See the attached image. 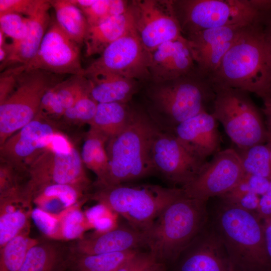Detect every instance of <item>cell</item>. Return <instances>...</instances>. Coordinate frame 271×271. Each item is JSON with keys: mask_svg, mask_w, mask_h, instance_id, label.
<instances>
[{"mask_svg": "<svg viewBox=\"0 0 271 271\" xmlns=\"http://www.w3.org/2000/svg\"><path fill=\"white\" fill-rule=\"evenodd\" d=\"M212 86L253 93L262 99L271 87V39L259 17L246 26L208 78Z\"/></svg>", "mask_w": 271, "mask_h": 271, "instance_id": "6da1fadb", "label": "cell"}, {"mask_svg": "<svg viewBox=\"0 0 271 271\" xmlns=\"http://www.w3.org/2000/svg\"><path fill=\"white\" fill-rule=\"evenodd\" d=\"M206 202L183 195L169 204L143 232L145 247L158 262L179 258L207 225Z\"/></svg>", "mask_w": 271, "mask_h": 271, "instance_id": "7a4b0ae2", "label": "cell"}, {"mask_svg": "<svg viewBox=\"0 0 271 271\" xmlns=\"http://www.w3.org/2000/svg\"><path fill=\"white\" fill-rule=\"evenodd\" d=\"M160 130L147 114L131 110L124 128L107 142L109 168L102 187L140 179L155 170L152 148Z\"/></svg>", "mask_w": 271, "mask_h": 271, "instance_id": "3957f363", "label": "cell"}, {"mask_svg": "<svg viewBox=\"0 0 271 271\" xmlns=\"http://www.w3.org/2000/svg\"><path fill=\"white\" fill-rule=\"evenodd\" d=\"M254 211L223 201L213 225L236 270L255 271L270 263L263 224Z\"/></svg>", "mask_w": 271, "mask_h": 271, "instance_id": "277c9868", "label": "cell"}, {"mask_svg": "<svg viewBox=\"0 0 271 271\" xmlns=\"http://www.w3.org/2000/svg\"><path fill=\"white\" fill-rule=\"evenodd\" d=\"M183 194L182 188L121 184L100 188L89 196L121 216L131 227L144 232L169 204Z\"/></svg>", "mask_w": 271, "mask_h": 271, "instance_id": "5b68a950", "label": "cell"}, {"mask_svg": "<svg viewBox=\"0 0 271 271\" xmlns=\"http://www.w3.org/2000/svg\"><path fill=\"white\" fill-rule=\"evenodd\" d=\"M213 111L238 150H244L270 139L260 112L248 92L232 88L212 86Z\"/></svg>", "mask_w": 271, "mask_h": 271, "instance_id": "8992f818", "label": "cell"}, {"mask_svg": "<svg viewBox=\"0 0 271 271\" xmlns=\"http://www.w3.org/2000/svg\"><path fill=\"white\" fill-rule=\"evenodd\" d=\"M44 70H25L13 91L0 103V145L38 115L45 93L62 80Z\"/></svg>", "mask_w": 271, "mask_h": 271, "instance_id": "52a82bcc", "label": "cell"}, {"mask_svg": "<svg viewBox=\"0 0 271 271\" xmlns=\"http://www.w3.org/2000/svg\"><path fill=\"white\" fill-rule=\"evenodd\" d=\"M83 165L81 154L58 134L28 168L26 188L32 196L38 189L54 184L72 185L86 191L90 181Z\"/></svg>", "mask_w": 271, "mask_h": 271, "instance_id": "ba28073f", "label": "cell"}, {"mask_svg": "<svg viewBox=\"0 0 271 271\" xmlns=\"http://www.w3.org/2000/svg\"><path fill=\"white\" fill-rule=\"evenodd\" d=\"M183 34L187 36L208 29L248 24L259 12L251 0H182L174 1Z\"/></svg>", "mask_w": 271, "mask_h": 271, "instance_id": "9c48e42d", "label": "cell"}, {"mask_svg": "<svg viewBox=\"0 0 271 271\" xmlns=\"http://www.w3.org/2000/svg\"><path fill=\"white\" fill-rule=\"evenodd\" d=\"M151 98L174 127L205 110L215 92L208 79L197 71L155 87Z\"/></svg>", "mask_w": 271, "mask_h": 271, "instance_id": "30bf717a", "label": "cell"}, {"mask_svg": "<svg viewBox=\"0 0 271 271\" xmlns=\"http://www.w3.org/2000/svg\"><path fill=\"white\" fill-rule=\"evenodd\" d=\"M245 175L238 152L226 149L214 155L196 176L182 188L185 196L207 201L210 197L221 196L230 191Z\"/></svg>", "mask_w": 271, "mask_h": 271, "instance_id": "8fae6325", "label": "cell"}, {"mask_svg": "<svg viewBox=\"0 0 271 271\" xmlns=\"http://www.w3.org/2000/svg\"><path fill=\"white\" fill-rule=\"evenodd\" d=\"M151 52L143 44L136 29L109 45L86 69L84 75L108 72L133 79L151 76Z\"/></svg>", "mask_w": 271, "mask_h": 271, "instance_id": "7c38bea8", "label": "cell"}, {"mask_svg": "<svg viewBox=\"0 0 271 271\" xmlns=\"http://www.w3.org/2000/svg\"><path fill=\"white\" fill-rule=\"evenodd\" d=\"M130 6L136 31L150 52L165 42L184 37L173 1H134Z\"/></svg>", "mask_w": 271, "mask_h": 271, "instance_id": "4fadbf2b", "label": "cell"}, {"mask_svg": "<svg viewBox=\"0 0 271 271\" xmlns=\"http://www.w3.org/2000/svg\"><path fill=\"white\" fill-rule=\"evenodd\" d=\"M79 45L71 39L56 21L50 23L35 56L26 70L39 69L62 75H84Z\"/></svg>", "mask_w": 271, "mask_h": 271, "instance_id": "5bb4252c", "label": "cell"}, {"mask_svg": "<svg viewBox=\"0 0 271 271\" xmlns=\"http://www.w3.org/2000/svg\"><path fill=\"white\" fill-rule=\"evenodd\" d=\"M59 133L51 120L38 114L1 146V158L17 170L28 169Z\"/></svg>", "mask_w": 271, "mask_h": 271, "instance_id": "9a60e30c", "label": "cell"}, {"mask_svg": "<svg viewBox=\"0 0 271 271\" xmlns=\"http://www.w3.org/2000/svg\"><path fill=\"white\" fill-rule=\"evenodd\" d=\"M155 170L168 180L182 187L190 182L207 162L190 153L173 133H158L152 148Z\"/></svg>", "mask_w": 271, "mask_h": 271, "instance_id": "2e32d148", "label": "cell"}, {"mask_svg": "<svg viewBox=\"0 0 271 271\" xmlns=\"http://www.w3.org/2000/svg\"><path fill=\"white\" fill-rule=\"evenodd\" d=\"M180 256L178 271H235L213 226L206 225Z\"/></svg>", "mask_w": 271, "mask_h": 271, "instance_id": "e0dca14e", "label": "cell"}, {"mask_svg": "<svg viewBox=\"0 0 271 271\" xmlns=\"http://www.w3.org/2000/svg\"><path fill=\"white\" fill-rule=\"evenodd\" d=\"M217 120L205 109L174 127L173 133L193 156L203 162L219 151L221 138Z\"/></svg>", "mask_w": 271, "mask_h": 271, "instance_id": "ac0fdd59", "label": "cell"}, {"mask_svg": "<svg viewBox=\"0 0 271 271\" xmlns=\"http://www.w3.org/2000/svg\"><path fill=\"white\" fill-rule=\"evenodd\" d=\"M151 76L167 82L197 71V67L187 39L165 42L151 52Z\"/></svg>", "mask_w": 271, "mask_h": 271, "instance_id": "d6986e66", "label": "cell"}, {"mask_svg": "<svg viewBox=\"0 0 271 271\" xmlns=\"http://www.w3.org/2000/svg\"><path fill=\"white\" fill-rule=\"evenodd\" d=\"M0 247L24 231L30 229L33 209L32 197L26 187L0 193Z\"/></svg>", "mask_w": 271, "mask_h": 271, "instance_id": "ffe728a7", "label": "cell"}, {"mask_svg": "<svg viewBox=\"0 0 271 271\" xmlns=\"http://www.w3.org/2000/svg\"><path fill=\"white\" fill-rule=\"evenodd\" d=\"M141 247H145L143 233L128 225L83 237L77 240L72 250L74 254H95L124 251Z\"/></svg>", "mask_w": 271, "mask_h": 271, "instance_id": "44dd1931", "label": "cell"}, {"mask_svg": "<svg viewBox=\"0 0 271 271\" xmlns=\"http://www.w3.org/2000/svg\"><path fill=\"white\" fill-rule=\"evenodd\" d=\"M50 1L44 0L38 11L29 17L27 34L22 42L10 52L7 59L1 63V71L18 64H26L37 53L50 24Z\"/></svg>", "mask_w": 271, "mask_h": 271, "instance_id": "7402d4cb", "label": "cell"}, {"mask_svg": "<svg viewBox=\"0 0 271 271\" xmlns=\"http://www.w3.org/2000/svg\"><path fill=\"white\" fill-rule=\"evenodd\" d=\"M135 29L130 6L124 14L111 17L94 26H88L84 40L86 56L100 55L112 43Z\"/></svg>", "mask_w": 271, "mask_h": 271, "instance_id": "603a6c76", "label": "cell"}, {"mask_svg": "<svg viewBox=\"0 0 271 271\" xmlns=\"http://www.w3.org/2000/svg\"><path fill=\"white\" fill-rule=\"evenodd\" d=\"M89 81L90 95L98 103H126L135 93L136 80L104 71L84 75Z\"/></svg>", "mask_w": 271, "mask_h": 271, "instance_id": "cb8c5ba5", "label": "cell"}, {"mask_svg": "<svg viewBox=\"0 0 271 271\" xmlns=\"http://www.w3.org/2000/svg\"><path fill=\"white\" fill-rule=\"evenodd\" d=\"M84 192L72 185H50L36 191L32 201L36 207L46 212L59 213L84 200Z\"/></svg>", "mask_w": 271, "mask_h": 271, "instance_id": "d4e9b609", "label": "cell"}, {"mask_svg": "<svg viewBox=\"0 0 271 271\" xmlns=\"http://www.w3.org/2000/svg\"><path fill=\"white\" fill-rule=\"evenodd\" d=\"M108 141L105 136L90 128L80 154L84 165L96 174L100 187L104 186L109 172V158L105 147Z\"/></svg>", "mask_w": 271, "mask_h": 271, "instance_id": "484cf974", "label": "cell"}, {"mask_svg": "<svg viewBox=\"0 0 271 271\" xmlns=\"http://www.w3.org/2000/svg\"><path fill=\"white\" fill-rule=\"evenodd\" d=\"M131 110L126 103L120 102L97 104L90 128L105 136L108 140L119 134L126 126Z\"/></svg>", "mask_w": 271, "mask_h": 271, "instance_id": "4316f807", "label": "cell"}, {"mask_svg": "<svg viewBox=\"0 0 271 271\" xmlns=\"http://www.w3.org/2000/svg\"><path fill=\"white\" fill-rule=\"evenodd\" d=\"M248 24L210 28L185 37L187 39L195 63L200 58L218 45L237 37Z\"/></svg>", "mask_w": 271, "mask_h": 271, "instance_id": "83f0119b", "label": "cell"}, {"mask_svg": "<svg viewBox=\"0 0 271 271\" xmlns=\"http://www.w3.org/2000/svg\"><path fill=\"white\" fill-rule=\"evenodd\" d=\"M50 3L60 27L78 44L83 43L88 25L81 10L70 0H53Z\"/></svg>", "mask_w": 271, "mask_h": 271, "instance_id": "f1b7e54d", "label": "cell"}, {"mask_svg": "<svg viewBox=\"0 0 271 271\" xmlns=\"http://www.w3.org/2000/svg\"><path fill=\"white\" fill-rule=\"evenodd\" d=\"M139 249L95 254H74L76 271H117Z\"/></svg>", "mask_w": 271, "mask_h": 271, "instance_id": "f546056e", "label": "cell"}, {"mask_svg": "<svg viewBox=\"0 0 271 271\" xmlns=\"http://www.w3.org/2000/svg\"><path fill=\"white\" fill-rule=\"evenodd\" d=\"M30 229L0 247V271H19L29 249L39 241L29 236Z\"/></svg>", "mask_w": 271, "mask_h": 271, "instance_id": "4dcf8cb0", "label": "cell"}, {"mask_svg": "<svg viewBox=\"0 0 271 271\" xmlns=\"http://www.w3.org/2000/svg\"><path fill=\"white\" fill-rule=\"evenodd\" d=\"M237 152L245 174L271 180V149L267 143L239 150Z\"/></svg>", "mask_w": 271, "mask_h": 271, "instance_id": "1f68e13d", "label": "cell"}, {"mask_svg": "<svg viewBox=\"0 0 271 271\" xmlns=\"http://www.w3.org/2000/svg\"><path fill=\"white\" fill-rule=\"evenodd\" d=\"M83 201L60 212V240L79 239L90 229L84 212L81 210Z\"/></svg>", "mask_w": 271, "mask_h": 271, "instance_id": "d6a6232c", "label": "cell"}, {"mask_svg": "<svg viewBox=\"0 0 271 271\" xmlns=\"http://www.w3.org/2000/svg\"><path fill=\"white\" fill-rule=\"evenodd\" d=\"M58 260L54 245L38 242L29 249L19 271H52Z\"/></svg>", "mask_w": 271, "mask_h": 271, "instance_id": "836d02e7", "label": "cell"}, {"mask_svg": "<svg viewBox=\"0 0 271 271\" xmlns=\"http://www.w3.org/2000/svg\"><path fill=\"white\" fill-rule=\"evenodd\" d=\"M54 89L65 109L72 106L83 96L90 93L89 81L84 75H71L57 83Z\"/></svg>", "mask_w": 271, "mask_h": 271, "instance_id": "e575fe53", "label": "cell"}, {"mask_svg": "<svg viewBox=\"0 0 271 271\" xmlns=\"http://www.w3.org/2000/svg\"><path fill=\"white\" fill-rule=\"evenodd\" d=\"M28 23L29 18L20 14L8 13L0 15V30L12 40L10 45L11 51L26 36Z\"/></svg>", "mask_w": 271, "mask_h": 271, "instance_id": "d590c367", "label": "cell"}, {"mask_svg": "<svg viewBox=\"0 0 271 271\" xmlns=\"http://www.w3.org/2000/svg\"><path fill=\"white\" fill-rule=\"evenodd\" d=\"M90 229H94L95 233H102L118 226L117 214L105 205L98 203L84 212Z\"/></svg>", "mask_w": 271, "mask_h": 271, "instance_id": "8d00e7d4", "label": "cell"}, {"mask_svg": "<svg viewBox=\"0 0 271 271\" xmlns=\"http://www.w3.org/2000/svg\"><path fill=\"white\" fill-rule=\"evenodd\" d=\"M97 104L90 93L87 94L72 106L65 109L63 117L69 121L90 123L94 116Z\"/></svg>", "mask_w": 271, "mask_h": 271, "instance_id": "74e56055", "label": "cell"}, {"mask_svg": "<svg viewBox=\"0 0 271 271\" xmlns=\"http://www.w3.org/2000/svg\"><path fill=\"white\" fill-rule=\"evenodd\" d=\"M31 218L46 236L60 240V213H49L36 207L33 210Z\"/></svg>", "mask_w": 271, "mask_h": 271, "instance_id": "f35d334b", "label": "cell"}, {"mask_svg": "<svg viewBox=\"0 0 271 271\" xmlns=\"http://www.w3.org/2000/svg\"><path fill=\"white\" fill-rule=\"evenodd\" d=\"M44 0H0V15L14 13L30 17L40 8Z\"/></svg>", "mask_w": 271, "mask_h": 271, "instance_id": "ab89813d", "label": "cell"}, {"mask_svg": "<svg viewBox=\"0 0 271 271\" xmlns=\"http://www.w3.org/2000/svg\"><path fill=\"white\" fill-rule=\"evenodd\" d=\"M111 2L112 0H94L91 6L81 10L86 19L88 26L97 25L113 17Z\"/></svg>", "mask_w": 271, "mask_h": 271, "instance_id": "60d3db41", "label": "cell"}, {"mask_svg": "<svg viewBox=\"0 0 271 271\" xmlns=\"http://www.w3.org/2000/svg\"><path fill=\"white\" fill-rule=\"evenodd\" d=\"M26 70L25 64L15 65L1 71L0 75V103L14 90L20 75Z\"/></svg>", "mask_w": 271, "mask_h": 271, "instance_id": "b9f144b4", "label": "cell"}, {"mask_svg": "<svg viewBox=\"0 0 271 271\" xmlns=\"http://www.w3.org/2000/svg\"><path fill=\"white\" fill-rule=\"evenodd\" d=\"M65 110L53 87L44 95L38 114L51 120L52 118L63 117Z\"/></svg>", "mask_w": 271, "mask_h": 271, "instance_id": "7bdbcfd3", "label": "cell"}, {"mask_svg": "<svg viewBox=\"0 0 271 271\" xmlns=\"http://www.w3.org/2000/svg\"><path fill=\"white\" fill-rule=\"evenodd\" d=\"M158 262L149 251H140L124 263L117 271H146L154 263Z\"/></svg>", "mask_w": 271, "mask_h": 271, "instance_id": "ee69618b", "label": "cell"}, {"mask_svg": "<svg viewBox=\"0 0 271 271\" xmlns=\"http://www.w3.org/2000/svg\"><path fill=\"white\" fill-rule=\"evenodd\" d=\"M244 179L253 193L261 196L267 192L270 180L263 177L247 174H245Z\"/></svg>", "mask_w": 271, "mask_h": 271, "instance_id": "f6af8a7d", "label": "cell"}, {"mask_svg": "<svg viewBox=\"0 0 271 271\" xmlns=\"http://www.w3.org/2000/svg\"><path fill=\"white\" fill-rule=\"evenodd\" d=\"M257 212L260 218L271 217V180L267 192L260 198Z\"/></svg>", "mask_w": 271, "mask_h": 271, "instance_id": "bcb514c9", "label": "cell"}, {"mask_svg": "<svg viewBox=\"0 0 271 271\" xmlns=\"http://www.w3.org/2000/svg\"><path fill=\"white\" fill-rule=\"evenodd\" d=\"M263 224L266 251L271 263V217L264 219Z\"/></svg>", "mask_w": 271, "mask_h": 271, "instance_id": "7dc6e473", "label": "cell"}, {"mask_svg": "<svg viewBox=\"0 0 271 271\" xmlns=\"http://www.w3.org/2000/svg\"><path fill=\"white\" fill-rule=\"evenodd\" d=\"M263 107L262 110L266 117V127L271 137V98L267 97L263 99Z\"/></svg>", "mask_w": 271, "mask_h": 271, "instance_id": "c3c4849f", "label": "cell"}, {"mask_svg": "<svg viewBox=\"0 0 271 271\" xmlns=\"http://www.w3.org/2000/svg\"><path fill=\"white\" fill-rule=\"evenodd\" d=\"M251 2L259 12L271 14V0H251Z\"/></svg>", "mask_w": 271, "mask_h": 271, "instance_id": "681fc988", "label": "cell"}, {"mask_svg": "<svg viewBox=\"0 0 271 271\" xmlns=\"http://www.w3.org/2000/svg\"><path fill=\"white\" fill-rule=\"evenodd\" d=\"M259 13L265 29L271 39V14Z\"/></svg>", "mask_w": 271, "mask_h": 271, "instance_id": "f907efd6", "label": "cell"}, {"mask_svg": "<svg viewBox=\"0 0 271 271\" xmlns=\"http://www.w3.org/2000/svg\"><path fill=\"white\" fill-rule=\"evenodd\" d=\"M146 271H167L166 263L156 262L149 267Z\"/></svg>", "mask_w": 271, "mask_h": 271, "instance_id": "816d5d0a", "label": "cell"}, {"mask_svg": "<svg viewBox=\"0 0 271 271\" xmlns=\"http://www.w3.org/2000/svg\"><path fill=\"white\" fill-rule=\"evenodd\" d=\"M5 35L3 32L0 30V47L3 46L5 43Z\"/></svg>", "mask_w": 271, "mask_h": 271, "instance_id": "f5cc1de1", "label": "cell"}, {"mask_svg": "<svg viewBox=\"0 0 271 271\" xmlns=\"http://www.w3.org/2000/svg\"><path fill=\"white\" fill-rule=\"evenodd\" d=\"M267 97H269V98H271V87H270V90H269L268 95V96Z\"/></svg>", "mask_w": 271, "mask_h": 271, "instance_id": "db71d44e", "label": "cell"}, {"mask_svg": "<svg viewBox=\"0 0 271 271\" xmlns=\"http://www.w3.org/2000/svg\"><path fill=\"white\" fill-rule=\"evenodd\" d=\"M271 149V139L267 142Z\"/></svg>", "mask_w": 271, "mask_h": 271, "instance_id": "11a10c76", "label": "cell"}]
</instances>
